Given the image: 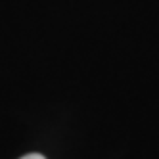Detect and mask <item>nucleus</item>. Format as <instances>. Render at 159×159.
I'll list each match as a JSON object with an SVG mask.
<instances>
[{"label": "nucleus", "mask_w": 159, "mask_h": 159, "mask_svg": "<svg viewBox=\"0 0 159 159\" xmlns=\"http://www.w3.org/2000/svg\"><path fill=\"white\" fill-rule=\"evenodd\" d=\"M21 159H46V157L40 155V153H27V155H23Z\"/></svg>", "instance_id": "obj_1"}]
</instances>
